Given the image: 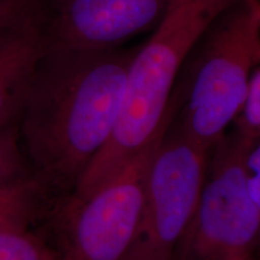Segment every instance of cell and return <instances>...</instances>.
<instances>
[{
	"label": "cell",
	"mask_w": 260,
	"mask_h": 260,
	"mask_svg": "<svg viewBox=\"0 0 260 260\" xmlns=\"http://www.w3.org/2000/svg\"><path fill=\"white\" fill-rule=\"evenodd\" d=\"M136 50L46 48L18 128L34 177L58 203L74 194L115 128Z\"/></svg>",
	"instance_id": "1"
},
{
	"label": "cell",
	"mask_w": 260,
	"mask_h": 260,
	"mask_svg": "<svg viewBox=\"0 0 260 260\" xmlns=\"http://www.w3.org/2000/svg\"><path fill=\"white\" fill-rule=\"evenodd\" d=\"M240 2L170 0L130 61L112 134L84 171L74 197L92 193L168 129L171 98L186 61L212 25Z\"/></svg>",
	"instance_id": "2"
},
{
	"label": "cell",
	"mask_w": 260,
	"mask_h": 260,
	"mask_svg": "<svg viewBox=\"0 0 260 260\" xmlns=\"http://www.w3.org/2000/svg\"><path fill=\"white\" fill-rule=\"evenodd\" d=\"M187 79L172 94L171 123L210 151L233 125L260 64V2L241 0L195 47Z\"/></svg>",
	"instance_id": "3"
},
{
	"label": "cell",
	"mask_w": 260,
	"mask_h": 260,
	"mask_svg": "<svg viewBox=\"0 0 260 260\" xmlns=\"http://www.w3.org/2000/svg\"><path fill=\"white\" fill-rule=\"evenodd\" d=\"M165 132L92 193L57 204L42 230L58 260L125 259L144 210L149 167Z\"/></svg>",
	"instance_id": "4"
},
{
	"label": "cell",
	"mask_w": 260,
	"mask_h": 260,
	"mask_svg": "<svg viewBox=\"0 0 260 260\" xmlns=\"http://www.w3.org/2000/svg\"><path fill=\"white\" fill-rule=\"evenodd\" d=\"M253 146L235 129L210 149L193 218L174 260H235L260 243V209L248 188L246 155Z\"/></svg>",
	"instance_id": "5"
},
{
	"label": "cell",
	"mask_w": 260,
	"mask_h": 260,
	"mask_svg": "<svg viewBox=\"0 0 260 260\" xmlns=\"http://www.w3.org/2000/svg\"><path fill=\"white\" fill-rule=\"evenodd\" d=\"M209 152L170 121L149 167L141 219L124 260H174L199 200Z\"/></svg>",
	"instance_id": "6"
},
{
	"label": "cell",
	"mask_w": 260,
	"mask_h": 260,
	"mask_svg": "<svg viewBox=\"0 0 260 260\" xmlns=\"http://www.w3.org/2000/svg\"><path fill=\"white\" fill-rule=\"evenodd\" d=\"M170 0H37L46 48L107 50L152 30Z\"/></svg>",
	"instance_id": "7"
},
{
	"label": "cell",
	"mask_w": 260,
	"mask_h": 260,
	"mask_svg": "<svg viewBox=\"0 0 260 260\" xmlns=\"http://www.w3.org/2000/svg\"><path fill=\"white\" fill-rule=\"evenodd\" d=\"M45 50L37 8L0 32V129L18 124L32 74Z\"/></svg>",
	"instance_id": "8"
},
{
	"label": "cell",
	"mask_w": 260,
	"mask_h": 260,
	"mask_svg": "<svg viewBox=\"0 0 260 260\" xmlns=\"http://www.w3.org/2000/svg\"><path fill=\"white\" fill-rule=\"evenodd\" d=\"M58 201L32 177L0 187V232H30L50 219Z\"/></svg>",
	"instance_id": "9"
},
{
	"label": "cell",
	"mask_w": 260,
	"mask_h": 260,
	"mask_svg": "<svg viewBox=\"0 0 260 260\" xmlns=\"http://www.w3.org/2000/svg\"><path fill=\"white\" fill-rule=\"evenodd\" d=\"M0 260H58V254L42 229L0 232Z\"/></svg>",
	"instance_id": "10"
},
{
	"label": "cell",
	"mask_w": 260,
	"mask_h": 260,
	"mask_svg": "<svg viewBox=\"0 0 260 260\" xmlns=\"http://www.w3.org/2000/svg\"><path fill=\"white\" fill-rule=\"evenodd\" d=\"M32 177L34 174L22 147L18 124L0 129V187Z\"/></svg>",
	"instance_id": "11"
},
{
	"label": "cell",
	"mask_w": 260,
	"mask_h": 260,
	"mask_svg": "<svg viewBox=\"0 0 260 260\" xmlns=\"http://www.w3.org/2000/svg\"><path fill=\"white\" fill-rule=\"evenodd\" d=\"M233 125L251 144L260 140V64L253 71L245 102Z\"/></svg>",
	"instance_id": "12"
},
{
	"label": "cell",
	"mask_w": 260,
	"mask_h": 260,
	"mask_svg": "<svg viewBox=\"0 0 260 260\" xmlns=\"http://www.w3.org/2000/svg\"><path fill=\"white\" fill-rule=\"evenodd\" d=\"M37 0H0V32L35 11Z\"/></svg>",
	"instance_id": "13"
},
{
	"label": "cell",
	"mask_w": 260,
	"mask_h": 260,
	"mask_svg": "<svg viewBox=\"0 0 260 260\" xmlns=\"http://www.w3.org/2000/svg\"><path fill=\"white\" fill-rule=\"evenodd\" d=\"M246 169L249 191L260 209V140L253 144L246 155Z\"/></svg>",
	"instance_id": "14"
},
{
	"label": "cell",
	"mask_w": 260,
	"mask_h": 260,
	"mask_svg": "<svg viewBox=\"0 0 260 260\" xmlns=\"http://www.w3.org/2000/svg\"><path fill=\"white\" fill-rule=\"evenodd\" d=\"M235 260H254V259H253V254H252V255L242 256V258H239V259H235Z\"/></svg>",
	"instance_id": "15"
}]
</instances>
